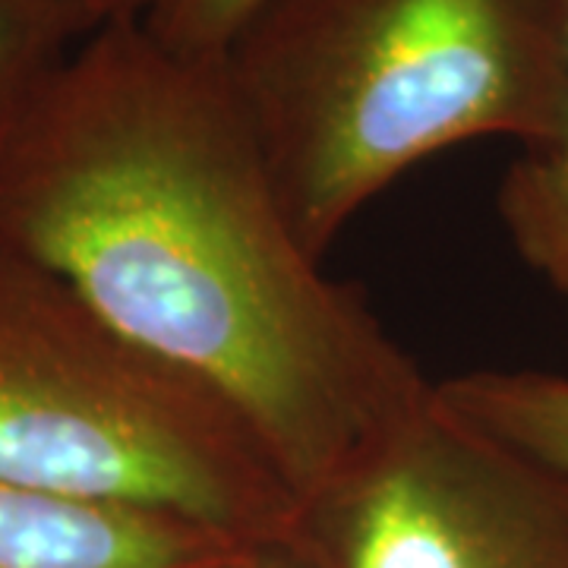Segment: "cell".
Here are the masks:
<instances>
[{"label": "cell", "instance_id": "obj_1", "mask_svg": "<svg viewBox=\"0 0 568 568\" xmlns=\"http://www.w3.org/2000/svg\"><path fill=\"white\" fill-rule=\"evenodd\" d=\"M0 246L212 392L304 511L433 398L304 246L222 58L178 54L142 20L85 36L41 92L0 171Z\"/></svg>", "mask_w": 568, "mask_h": 568}, {"label": "cell", "instance_id": "obj_2", "mask_svg": "<svg viewBox=\"0 0 568 568\" xmlns=\"http://www.w3.org/2000/svg\"><path fill=\"white\" fill-rule=\"evenodd\" d=\"M224 77L304 246L470 140L544 152L568 114L566 0H263Z\"/></svg>", "mask_w": 568, "mask_h": 568}, {"label": "cell", "instance_id": "obj_3", "mask_svg": "<svg viewBox=\"0 0 568 568\" xmlns=\"http://www.w3.org/2000/svg\"><path fill=\"white\" fill-rule=\"evenodd\" d=\"M0 484L152 508L260 544L304 508L227 407L0 246Z\"/></svg>", "mask_w": 568, "mask_h": 568}, {"label": "cell", "instance_id": "obj_4", "mask_svg": "<svg viewBox=\"0 0 568 568\" xmlns=\"http://www.w3.org/2000/svg\"><path fill=\"white\" fill-rule=\"evenodd\" d=\"M304 534L332 568H568V480L433 395Z\"/></svg>", "mask_w": 568, "mask_h": 568}, {"label": "cell", "instance_id": "obj_5", "mask_svg": "<svg viewBox=\"0 0 568 568\" xmlns=\"http://www.w3.org/2000/svg\"><path fill=\"white\" fill-rule=\"evenodd\" d=\"M260 547L168 511L0 484V568H244Z\"/></svg>", "mask_w": 568, "mask_h": 568}, {"label": "cell", "instance_id": "obj_6", "mask_svg": "<svg viewBox=\"0 0 568 568\" xmlns=\"http://www.w3.org/2000/svg\"><path fill=\"white\" fill-rule=\"evenodd\" d=\"M436 402L568 480V376L484 369L433 383Z\"/></svg>", "mask_w": 568, "mask_h": 568}, {"label": "cell", "instance_id": "obj_7", "mask_svg": "<svg viewBox=\"0 0 568 568\" xmlns=\"http://www.w3.org/2000/svg\"><path fill=\"white\" fill-rule=\"evenodd\" d=\"M92 32L70 0H0V171L41 92Z\"/></svg>", "mask_w": 568, "mask_h": 568}, {"label": "cell", "instance_id": "obj_8", "mask_svg": "<svg viewBox=\"0 0 568 568\" xmlns=\"http://www.w3.org/2000/svg\"><path fill=\"white\" fill-rule=\"evenodd\" d=\"M499 215L521 260L544 275L568 313V114L559 140L544 152H525L508 168L499 186Z\"/></svg>", "mask_w": 568, "mask_h": 568}, {"label": "cell", "instance_id": "obj_9", "mask_svg": "<svg viewBox=\"0 0 568 568\" xmlns=\"http://www.w3.org/2000/svg\"><path fill=\"white\" fill-rule=\"evenodd\" d=\"M263 0H155L142 26L186 58H222Z\"/></svg>", "mask_w": 568, "mask_h": 568}, {"label": "cell", "instance_id": "obj_10", "mask_svg": "<svg viewBox=\"0 0 568 568\" xmlns=\"http://www.w3.org/2000/svg\"><path fill=\"white\" fill-rule=\"evenodd\" d=\"M244 568H320V559H316V552L306 544L304 530H301L291 540L263 544Z\"/></svg>", "mask_w": 568, "mask_h": 568}, {"label": "cell", "instance_id": "obj_11", "mask_svg": "<svg viewBox=\"0 0 568 568\" xmlns=\"http://www.w3.org/2000/svg\"><path fill=\"white\" fill-rule=\"evenodd\" d=\"M70 3H73L95 29H102L108 22L142 20V17L155 7V0H70Z\"/></svg>", "mask_w": 568, "mask_h": 568}]
</instances>
